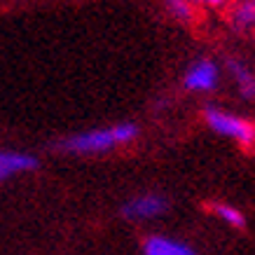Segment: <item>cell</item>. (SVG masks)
I'll return each mask as SVG.
<instances>
[{
	"label": "cell",
	"instance_id": "obj_1",
	"mask_svg": "<svg viewBox=\"0 0 255 255\" xmlns=\"http://www.w3.org/2000/svg\"><path fill=\"white\" fill-rule=\"evenodd\" d=\"M136 138H138V127L133 122H120L68 136L59 143V147L70 155H103L120 145H129Z\"/></svg>",
	"mask_w": 255,
	"mask_h": 255
},
{
	"label": "cell",
	"instance_id": "obj_2",
	"mask_svg": "<svg viewBox=\"0 0 255 255\" xmlns=\"http://www.w3.org/2000/svg\"><path fill=\"white\" fill-rule=\"evenodd\" d=\"M204 120H206V124L213 131L225 136V138L237 140L241 145H253L255 143V124H251L244 117H237L223 108H213L211 106L204 113Z\"/></svg>",
	"mask_w": 255,
	"mask_h": 255
},
{
	"label": "cell",
	"instance_id": "obj_3",
	"mask_svg": "<svg viewBox=\"0 0 255 255\" xmlns=\"http://www.w3.org/2000/svg\"><path fill=\"white\" fill-rule=\"evenodd\" d=\"M166 209H169L166 197L157 192H145L127 201L122 206V216L127 220H152V218H159L162 213H166Z\"/></svg>",
	"mask_w": 255,
	"mask_h": 255
},
{
	"label": "cell",
	"instance_id": "obj_4",
	"mask_svg": "<svg viewBox=\"0 0 255 255\" xmlns=\"http://www.w3.org/2000/svg\"><path fill=\"white\" fill-rule=\"evenodd\" d=\"M183 85L190 92H211L218 85V66L209 59H199L187 68Z\"/></svg>",
	"mask_w": 255,
	"mask_h": 255
},
{
	"label": "cell",
	"instance_id": "obj_5",
	"mask_svg": "<svg viewBox=\"0 0 255 255\" xmlns=\"http://www.w3.org/2000/svg\"><path fill=\"white\" fill-rule=\"evenodd\" d=\"M38 157L28 152H14V150H0V183L9 180L12 176L28 173L38 169Z\"/></svg>",
	"mask_w": 255,
	"mask_h": 255
},
{
	"label": "cell",
	"instance_id": "obj_6",
	"mask_svg": "<svg viewBox=\"0 0 255 255\" xmlns=\"http://www.w3.org/2000/svg\"><path fill=\"white\" fill-rule=\"evenodd\" d=\"M143 255H197L192 246H187L185 241L171 239V237H147L143 244Z\"/></svg>",
	"mask_w": 255,
	"mask_h": 255
},
{
	"label": "cell",
	"instance_id": "obj_7",
	"mask_svg": "<svg viewBox=\"0 0 255 255\" xmlns=\"http://www.w3.org/2000/svg\"><path fill=\"white\" fill-rule=\"evenodd\" d=\"M227 70H230L232 80L239 87L241 96L248 101H255V73L253 70L248 68V66H244L241 61H227Z\"/></svg>",
	"mask_w": 255,
	"mask_h": 255
},
{
	"label": "cell",
	"instance_id": "obj_8",
	"mask_svg": "<svg viewBox=\"0 0 255 255\" xmlns=\"http://www.w3.org/2000/svg\"><path fill=\"white\" fill-rule=\"evenodd\" d=\"M230 21L239 31L253 28L255 26V0H241V2H237L232 14H230Z\"/></svg>",
	"mask_w": 255,
	"mask_h": 255
},
{
	"label": "cell",
	"instance_id": "obj_9",
	"mask_svg": "<svg viewBox=\"0 0 255 255\" xmlns=\"http://www.w3.org/2000/svg\"><path fill=\"white\" fill-rule=\"evenodd\" d=\"M213 213H216L225 225H230V227H244V225H246V216H244L237 206H232V204H225V201L213 204Z\"/></svg>",
	"mask_w": 255,
	"mask_h": 255
},
{
	"label": "cell",
	"instance_id": "obj_10",
	"mask_svg": "<svg viewBox=\"0 0 255 255\" xmlns=\"http://www.w3.org/2000/svg\"><path fill=\"white\" fill-rule=\"evenodd\" d=\"M166 9H169L176 19H180V21H190L194 16L192 0H166Z\"/></svg>",
	"mask_w": 255,
	"mask_h": 255
},
{
	"label": "cell",
	"instance_id": "obj_11",
	"mask_svg": "<svg viewBox=\"0 0 255 255\" xmlns=\"http://www.w3.org/2000/svg\"><path fill=\"white\" fill-rule=\"evenodd\" d=\"M199 2H204V5H211V7H220V5H225L227 0H199Z\"/></svg>",
	"mask_w": 255,
	"mask_h": 255
}]
</instances>
